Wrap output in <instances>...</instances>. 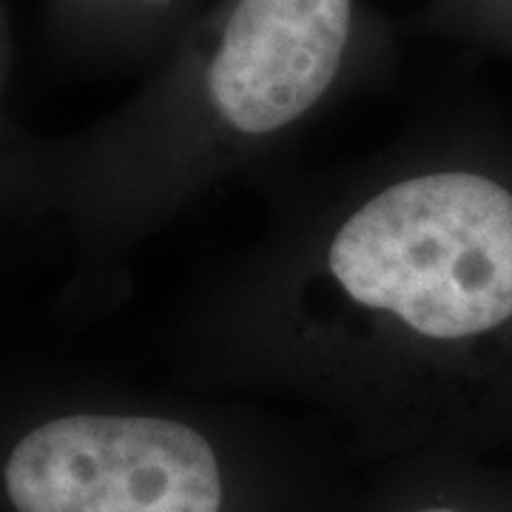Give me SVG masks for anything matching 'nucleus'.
Segmentation results:
<instances>
[{
    "mask_svg": "<svg viewBox=\"0 0 512 512\" xmlns=\"http://www.w3.org/2000/svg\"><path fill=\"white\" fill-rule=\"evenodd\" d=\"M180 387L322 421L365 470L512 436V171L413 123L268 194L185 296Z\"/></svg>",
    "mask_w": 512,
    "mask_h": 512,
    "instance_id": "obj_1",
    "label": "nucleus"
},
{
    "mask_svg": "<svg viewBox=\"0 0 512 512\" xmlns=\"http://www.w3.org/2000/svg\"><path fill=\"white\" fill-rule=\"evenodd\" d=\"M390 60V23L367 0H211L117 109L74 134H32L23 211L69 248L63 305L114 308L151 239L379 83Z\"/></svg>",
    "mask_w": 512,
    "mask_h": 512,
    "instance_id": "obj_2",
    "label": "nucleus"
},
{
    "mask_svg": "<svg viewBox=\"0 0 512 512\" xmlns=\"http://www.w3.org/2000/svg\"><path fill=\"white\" fill-rule=\"evenodd\" d=\"M322 421L200 390L0 379V512H350Z\"/></svg>",
    "mask_w": 512,
    "mask_h": 512,
    "instance_id": "obj_3",
    "label": "nucleus"
},
{
    "mask_svg": "<svg viewBox=\"0 0 512 512\" xmlns=\"http://www.w3.org/2000/svg\"><path fill=\"white\" fill-rule=\"evenodd\" d=\"M211 0H43L57 52L100 69L148 72Z\"/></svg>",
    "mask_w": 512,
    "mask_h": 512,
    "instance_id": "obj_4",
    "label": "nucleus"
},
{
    "mask_svg": "<svg viewBox=\"0 0 512 512\" xmlns=\"http://www.w3.org/2000/svg\"><path fill=\"white\" fill-rule=\"evenodd\" d=\"M350 512H512V481L464 453H430L365 467Z\"/></svg>",
    "mask_w": 512,
    "mask_h": 512,
    "instance_id": "obj_5",
    "label": "nucleus"
},
{
    "mask_svg": "<svg viewBox=\"0 0 512 512\" xmlns=\"http://www.w3.org/2000/svg\"><path fill=\"white\" fill-rule=\"evenodd\" d=\"M9 86H12V23L9 6L0 0V248L26 231L23 211V168L29 137L9 117Z\"/></svg>",
    "mask_w": 512,
    "mask_h": 512,
    "instance_id": "obj_6",
    "label": "nucleus"
}]
</instances>
